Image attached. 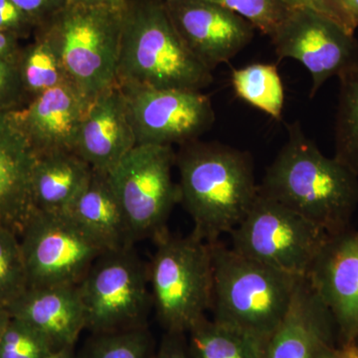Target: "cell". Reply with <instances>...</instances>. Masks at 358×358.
I'll use <instances>...</instances> for the list:
<instances>
[{
	"mask_svg": "<svg viewBox=\"0 0 358 358\" xmlns=\"http://www.w3.org/2000/svg\"><path fill=\"white\" fill-rule=\"evenodd\" d=\"M259 192L331 236L350 229L358 206V176L322 154L294 122L288 124V140L266 171Z\"/></svg>",
	"mask_w": 358,
	"mask_h": 358,
	"instance_id": "obj_1",
	"label": "cell"
},
{
	"mask_svg": "<svg viewBox=\"0 0 358 358\" xmlns=\"http://www.w3.org/2000/svg\"><path fill=\"white\" fill-rule=\"evenodd\" d=\"M179 203L193 221L192 234L208 243L230 234L259 194L253 157L218 141L179 145Z\"/></svg>",
	"mask_w": 358,
	"mask_h": 358,
	"instance_id": "obj_2",
	"label": "cell"
},
{
	"mask_svg": "<svg viewBox=\"0 0 358 358\" xmlns=\"http://www.w3.org/2000/svg\"><path fill=\"white\" fill-rule=\"evenodd\" d=\"M213 81L212 71L179 36L164 0L127 1L122 9L117 84L202 91Z\"/></svg>",
	"mask_w": 358,
	"mask_h": 358,
	"instance_id": "obj_3",
	"label": "cell"
},
{
	"mask_svg": "<svg viewBox=\"0 0 358 358\" xmlns=\"http://www.w3.org/2000/svg\"><path fill=\"white\" fill-rule=\"evenodd\" d=\"M212 320L268 341L289 312L303 278L287 274L213 242Z\"/></svg>",
	"mask_w": 358,
	"mask_h": 358,
	"instance_id": "obj_4",
	"label": "cell"
},
{
	"mask_svg": "<svg viewBox=\"0 0 358 358\" xmlns=\"http://www.w3.org/2000/svg\"><path fill=\"white\" fill-rule=\"evenodd\" d=\"M124 7L68 4L35 31L46 37L68 81L90 101L117 84Z\"/></svg>",
	"mask_w": 358,
	"mask_h": 358,
	"instance_id": "obj_5",
	"label": "cell"
},
{
	"mask_svg": "<svg viewBox=\"0 0 358 358\" xmlns=\"http://www.w3.org/2000/svg\"><path fill=\"white\" fill-rule=\"evenodd\" d=\"M148 265L152 306L167 333L187 334L210 310L213 292L212 245L194 235L155 238Z\"/></svg>",
	"mask_w": 358,
	"mask_h": 358,
	"instance_id": "obj_6",
	"label": "cell"
},
{
	"mask_svg": "<svg viewBox=\"0 0 358 358\" xmlns=\"http://www.w3.org/2000/svg\"><path fill=\"white\" fill-rule=\"evenodd\" d=\"M93 334L148 327L152 306L148 265L133 248L106 251L78 285Z\"/></svg>",
	"mask_w": 358,
	"mask_h": 358,
	"instance_id": "obj_7",
	"label": "cell"
},
{
	"mask_svg": "<svg viewBox=\"0 0 358 358\" xmlns=\"http://www.w3.org/2000/svg\"><path fill=\"white\" fill-rule=\"evenodd\" d=\"M237 253L275 270L307 278L329 235L296 211L259 192L230 233Z\"/></svg>",
	"mask_w": 358,
	"mask_h": 358,
	"instance_id": "obj_8",
	"label": "cell"
},
{
	"mask_svg": "<svg viewBox=\"0 0 358 358\" xmlns=\"http://www.w3.org/2000/svg\"><path fill=\"white\" fill-rule=\"evenodd\" d=\"M176 159L173 145H136L107 174L136 242L166 230L180 200Z\"/></svg>",
	"mask_w": 358,
	"mask_h": 358,
	"instance_id": "obj_9",
	"label": "cell"
},
{
	"mask_svg": "<svg viewBox=\"0 0 358 358\" xmlns=\"http://www.w3.org/2000/svg\"><path fill=\"white\" fill-rule=\"evenodd\" d=\"M20 240L29 288L78 286L106 252L68 212L35 211Z\"/></svg>",
	"mask_w": 358,
	"mask_h": 358,
	"instance_id": "obj_10",
	"label": "cell"
},
{
	"mask_svg": "<svg viewBox=\"0 0 358 358\" xmlns=\"http://www.w3.org/2000/svg\"><path fill=\"white\" fill-rule=\"evenodd\" d=\"M136 145H182L199 140L215 122L210 98L201 91L121 85Z\"/></svg>",
	"mask_w": 358,
	"mask_h": 358,
	"instance_id": "obj_11",
	"label": "cell"
},
{
	"mask_svg": "<svg viewBox=\"0 0 358 358\" xmlns=\"http://www.w3.org/2000/svg\"><path fill=\"white\" fill-rule=\"evenodd\" d=\"M278 58H292L305 66L312 76L310 98L327 80L339 77L358 63L355 33L308 9H291L271 37Z\"/></svg>",
	"mask_w": 358,
	"mask_h": 358,
	"instance_id": "obj_12",
	"label": "cell"
},
{
	"mask_svg": "<svg viewBox=\"0 0 358 358\" xmlns=\"http://www.w3.org/2000/svg\"><path fill=\"white\" fill-rule=\"evenodd\" d=\"M179 36L209 70L229 62L255 35V27L237 13L209 0H164Z\"/></svg>",
	"mask_w": 358,
	"mask_h": 358,
	"instance_id": "obj_13",
	"label": "cell"
},
{
	"mask_svg": "<svg viewBox=\"0 0 358 358\" xmlns=\"http://www.w3.org/2000/svg\"><path fill=\"white\" fill-rule=\"evenodd\" d=\"M331 313L339 345L358 336V231L329 236L307 277Z\"/></svg>",
	"mask_w": 358,
	"mask_h": 358,
	"instance_id": "obj_14",
	"label": "cell"
},
{
	"mask_svg": "<svg viewBox=\"0 0 358 358\" xmlns=\"http://www.w3.org/2000/svg\"><path fill=\"white\" fill-rule=\"evenodd\" d=\"M91 102L72 85L62 84L10 115L35 155L76 152L78 134Z\"/></svg>",
	"mask_w": 358,
	"mask_h": 358,
	"instance_id": "obj_15",
	"label": "cell"
},
{
	"mask_svg": "<svg viewBox=\"0 0 358 358\" xmlns=\"http://www.w3.org/2000/svg\"><path fill=\"white\" fill-rule=\"evenodd\" d=\"M338 346L331 313L303 278L289 312L268 336L264 358H334Z\"/></svg>",
	"mask_w": 358,
	"mask_h": 358,
	"instance_id": "obj_16",
	"label": "cell"
},
{
	"mask_svg": "<svg viewBox=\"0 0 358 358\" xmlns=\"http://www.w3.org/2000/svg\"><path fill=\"white\" fill-rule=\"evenodd\" d=\"M136 145L128 106L119 84L92 101L78 134L76 152L96 173L108 174Z\"/></svg>",
	"mask_w": 358,
	"mask_h": 358,
	"instance_id": "obj_17",
	"label": "cell"
},
{
	"mask_svg": "<svg viewBox=\"0 0 358 358\" xmlns=\"http://www.w3.org/2000/svg\"><path fill=\"white\" fill-rule=\"evenodd\" d=\"M36 157L10 114L0 113V224L18 236L37 210L32 196Z\"/></svg>",
	"mask_w": 358,
	"mask_h": 358,
	"instance_id": "obj_18",
	"label": "cell"
},
{
	"mask_svg": "<svg viewBox=\"0 0 358 358\" xmlns=\"http://www.w3.org/2000/svg\"><path fill=\"white\" fill-rule=\"evenodd\" d=\"M51 341L57 350L74 348L86 329V317L78 286L29 288L8 308Z\"/></svg>",
	"mask_w": 358,
	"mask_h": 358,
	"instance_id": "obj_19",
	"label": "cell"
},
{
	"mask_svg": "<svg viewBox=\"0 0 358 358\" xmlns=\"http://www.w3.org/2000/svg\"><path fill=\"white\" fill-rule=\"evenodd\" d=\"M67 212L105 251L134 247L131 228L107 174L93 171Z\"/></svg>",
	"mask_w": 358,
	"mask_h": 358,
	"instance_id": "obj_20",
	"label": "cell"
},
{
	"mask_svg": "<svg viewBox=\"0 0 358 358\" xmlns=\"http://www.w3.org/2000/svg\"><path fill=\"white\" fill-rule=\"evenodd\" d=\"M93 171L75 152L37 155L32 173V196L37 210H69Z\"/></svg>",
	"mask_w": 358,
	"mask_h": 358,
	"instance_id": "obj_21",
	"label": "cell"
},
{
	"mask_svg": "<svg viewBox=\"0 0 358 358\" xmlns=\"http://www.w3.org/2000/svg\"><path fill=\"white\" fill-rule=\"evenodd\" d=\"M193 358H264L267 341L206 317L186 334Z\"/></svg>",
	"mask_w": 358,
	"mask_h": 358,
	"instance_id": "obj_22",
	"label": "cell"
},
{
	"mask_svg": "<svg viewBox=\"0 0 358 358\" xmlns=\"http://www.w3.org/2000/svg\"><path fill=\"white\" fill-rule=\"evenodd\" d=\"M17 63L28 103L48 90L70 84L57 53L40 32L34 33L30 43L22 45Z\"/></svg>",
	"mask_w": 358,
	"mask_h": 358,
	"instance_id": "obj_23",
	"label": "cell"
},
{
	"mask_svg": "<svg viewBox=\"0 0 358 358\" xmlns=\"http://www.w3.org/2000/svg\"><path fill=\"white\" fill-rule=\"evenodd\" d=\"M231 84L238 98L277 121L282 119L285 91L277 66L254 63L235 69Z\"/></svg>",
	"mask_w": 358,
	"mask_h": 358,
	"instance_id": "obj_24",
	"label": "cell"
},
{
	"mask_svg": "<svg viewBox=\"0 0 358 358\" xmlns=\"http://www.w3.org/2000/svg\"><path fill=\"white\" fill-rule=\"evenodd\" d=\"M338 79L334 157L358 176V63Z\"/></svg>",
	"mask_w": 358,
	"mask_h": 358,
	"instance_id": "obj_25",
	"label": "cell"
},
{
	"mask_svg": "<svg viewBox=\"0 0 358 358\" xmlns=\"http://www.w3.org/2000/svg\"><path fill=\"white\" fill-rule=\"evenodd\" d=\"M155 343L148 327L93 334L78 358H155Z\"/></svg>",
	"mask_w": 358,
	"mask_h": 358,
	"instance_id": "obj_26",
	"label": "cell"
},
{
	"mask_svg": "<svg viewBox=\"0 0 358 358\" xmlns=\"http://www.w3.org/2000/svg\"><path fill=\"white\" fill-rule=\"evenodd\" d=\"M28 289L20 236L0 225V306L10 307Z\"/></svg>",
	"mask_w": 358,
	"mask_h": 358,
	"instance_id": "obj_27",
	"label": "cell"
},
{
	"mask_svg": "<svg viewBox=\"0 0 358 358\" xmlns=\"http://www.w3.org/2000/svg\"><path fill=\"white\" fill-rule=\"evenodd\" d=\"M57 350L43 334L13 317L0 341V358H45Z\"/></svg>",
	"mask_w": 358,
	"mask_h": 358,
	"instance_id": "obj_28",
	"label": "cell"
},
{
	"mask_svg": "<svg viewBox=\"0 0 358 358\" xmlns=\"http://www.w3.org/2000/svg\"><path fill=\"white\" fill-rule=\"evenodd\" d=\"M248 21L263 34L272 37L291 9L280 0H209Z\"/></svg>",
	"mask_w": 358,
	"mask_h": 358,
	"instance_id": "obj_29",
	"label": "cell"
},
{
	"mask_svg": "<svg viewBox=\"0 0 358 358\" xmlns=\"http://www.w3.org/2000/svg\"><path fill=\"white\" fill-rule=\"evenodd\" d=\"M27 103L17 59H0V113L17 112Z\"/></svg>",
	"mask_w": 358,
	"mask_h": 358,
	"instance_id": "obj_30",
	"label": "cell"
},
{
	"mask_svg": "<svg viewBox=\"0 0 358 358\" xmlns=\"http://www.w3.org/2000/svg\"><path fill=\"white\" fill-rule=\"evenodd\" d=\"M37 26L31 18L20 8L13 0H0V30L26 40L33 37Z\"/></svg>",
	"mask_w": 358,
	"mask_h": 358,
	"instance_id": "obj_31",
	"label": "cell"
},
{
	"mask_svg": "<svg viewBox=\"0 0 358 358\" xmlns=\"http://www.w3.org/2000/svg\"><path fill=\"white\" fill-rule=\"evenodd\" d=\"M289 9H308L336 21L348 31L355 33V27L345 13L341 0H280Z\"/></svg>",
	"mask_w": 358,
	"mask_h": 358,
	"instance_id": "obj_32",
	"label": "cell"
},
{
	"mask_svg": "<svg viewBox=\"0 0 358 358\" xmlns=\"http://www.w3.org/2000/svg\"><path fill=\"white\" fill-rule=\"evenodd\" d=\"M13 1L31 18L37 28L47 24L69 4V0H13Z\"/></svg>",
	"mask_w": 358,
	"mask_h": 358,
	"instance_id": "obj_33",
	"label": "cell"
},
{
	"mask_svg": "<svg viewBox=\"0 0 358 358\" xmlns=\"http://www.w3.org/2000/svg\"><path fill=\"white\" fill-rule=\"evenodd\" d=\"M155 358H193L186 334L166 331Z\"/></svg>",
	"mask_w": 358,
	"mask_h": 358,
	"instance_id": "obj_34",
	"label": "cell"
},
{
	"mask_svg": "<svg viewBox=\"0 0 358 358\" xmlns=\"http://www.w3.org/2000/svg\"><path fill=\"white\" fill-rule=\"evenodd\" d=\"M13 35L0 30V59H17L22 45Z\"/></svg>",
	"mask_w": 358,
	"mask_h": 358,
	"instance_id": "obj_35",
	"label": "cell"
},
{
	"mask_svg": "<svg viewBox=\"0 0 358 358\" xmlns=\"http://www.w3.org/2000/svg\"><path fill=\"white\" fill-rule=\"evenodd\" d=\"M128 0H69L71 6L85 7H115L122 8Z\"/></svg>",
	"mask_w": 358,
	"mask_h": 358,
	"instance_id": "obj_36",
	"label": "cell"
},
{
	"mask_svg": "<svg viewBox=\"0 0 358 358\" xmlns=\"http://www.w3.org/2000/svg\"><path fill=\"white\" fill-rule=\"evenodd\" d=\"M345 13L352 20L355 29L358 27V0H341Z\"/></svg>",
	"mask_w": 358,
	"mask_h": 358,
	"instance_id": "obj_37",
	"label": "cell"
},
{
	"mask_svg": "<svg viewBox=\"0 0 358 358\" xmlns=\"http://www.w3.org/2000/svg\"><path fill=\"white\" fill-rule=\"evenodd\" d=\"M334 358H358V350L350 343L339 345Z\"/></svg>",
	"mask_w": 358,
	"mask_h": 358,
	"instance_id": "obj_38",
	"label": "cell"
},
{
	"mask_svg": "<svg viewBox=\"0 0 358 358\" xmlns=\"http://www.w3.org/2000/svg\"><path fill=\"white\" fill-rule=\"evenodd\" d=\"M10 320L11 315L8 308L0 306V341H1L2 336H3L4 333H6L7 327H8Z\"/></svg>",
	"mask_w": 358,
	"mask_h": 358,
	"instance_id": "obj_39",
	"label": "cell"
},
{
	"mask_svg": "<svg viewBox=\"0 0 358 358\" xmlns=\"http://www.w3.org/2000/svg\"><path fill=\"white\" fill-rule=\"evenodd\" d=\"M45 358H78L76 353L74 352V348H66L62 350H57L51 355Z\"/></svg>",
	"mask_w": 358,
	"mask_h": 358,
	"instance_id": "obj_40",
	"label": "cell"
},
{
	"mask_svg": "<svg viewBox=\"0 0 358 358\" xmlns=\"http://www.w3.org/2000/svg\"><path fill=\"white\" fill-rule=\"evenodd\" d=\"M350 345L355 346V348H357V350H358V336L357 338L355 339V341H352V343H350Z\"/></svg>",
	"mask_w": 358,
	"mask_h": 358,
	"instance_id": "obj_41",
	"label": "cell"
},
{
	"mask_svg": "<svg viewBox=\"0 0 358 358\" xmlns=\"http://www.w3.org/2000/svg\"><path fill=\"white\" fill-rule=\"evenodd\" d=\"M0 225H1V224H0Z\"/></svg>",
	"mask_w": 358,
	"mask_h": 358,
	"instance_id": "obj_42",
	"label": "cell"
}]
</instances>
